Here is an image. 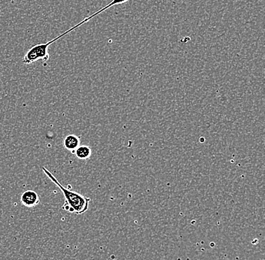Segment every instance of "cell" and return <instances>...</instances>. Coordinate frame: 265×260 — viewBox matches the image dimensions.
Listing matches in <instances>:
<instances>
[{
  "mask_svg": "<svg viewBox=\"0 0 265 260\" xmlns=\"http://www.w3.org/2000/svg\"><path fill=\"white\" fill-rule=\"evenodd\" d=\"M42 171L48 176V179L51 182L55 184L56 186L59 188L63 196H64L65 202L63 206V209L76 214H82L88 211L90 200H91L89 198L85 197V196L79 194V193L74 192V191L67 189L54 177V175L50 172L45 167H42Z\"/></svg>",
  "mask_w": 265,
  "mask_h": 260,
  "instance_id": "1",
  "label": "cell"
},
{
  "mask_svg": "<svg viewBox=\"0 0 265 260\" xmlns=\"http://www.w3.org/2000/svg\"><path fill=\"white\" fill-rule=\"evenodd\" d=\"M39 195L33 191H26L21 196V204L27 208H34L39 205Z\"/></svg>",
  "mask_w": 265,
  "mask_h": 260,
  "instance_id": "2",
  "label": "cell"
},
{
  "mask_svg": "<svg viewBox=\"0 0 265 260\" xmlns=\"http://www.w3.org/2000/svg\"><path fill=\"white\" fill-rule=\"evenodd\" d=\"M63 145L67 150L74 153L75 150L80 146V138L73 134L68 135L63 139Z\"/></svg>",
  "mask_w": 265,
  "mask_h": 260,
  "instance_id": "3",
  "label": "cell"
},
{
  "mask_svg": "<svg viewBox=\"0 0 265 260\" xmlns=\"http://www.w3.org/2000/svg\"><path fill=\"white\" fill-rule=\"evenodd\" d=\"M74 154L80 160H88L92 154V150L89 146L80 145L75 150Z\"/></svg>",
  "mask_w": 265,
  "mask_h": 260,
  "instance_id": "4",
  "label": "cell"
}]
</instances>
